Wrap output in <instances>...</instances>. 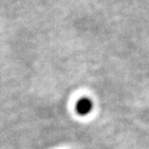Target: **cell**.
<instances>
[{
    "instance_id": "cell-1",
    "label": "cell",
    "mask_w": 149,
    "mask_h": 149,
    "mask_svg": "<svg viewBox=\"0 0 149 149\" xmlns=\"http://www.w3.org/2000/svg\"><path fill=\"white\" fill-rule=\"evenodd\" d=\"M93 108V103L88 97H81L77 101L75 106V110L78 115L87 116L88 115Z\"/></svg>"
}]
</instances>
